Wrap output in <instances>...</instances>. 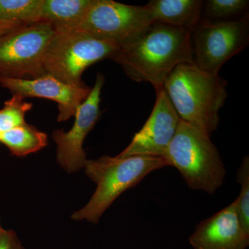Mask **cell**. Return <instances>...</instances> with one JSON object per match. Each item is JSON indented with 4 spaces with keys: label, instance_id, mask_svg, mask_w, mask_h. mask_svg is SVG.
I'll list each match as a JSON object with an SVG mask.
<instances>
[{
    "label": "cell",
    "instance_id": "18",
    "mask_svg": "<svg viewBox=\"0 0 249 249\" xmlns=\"http://www.w3.org/2000/svg\"><path fill=\"white\" fill-rule=\"evenodd\" d=\"M237 181L240 183V196L235 201L237 214L242 229L249 235V158L247 156L237 173Z\"/></svg>",
    "mask_w": 249,
    "mask_h": 249
},
{
    "label": "cell",
    "instance_id": "15",
    "mask_svg": "<svg viewBox=\"0 0 249 249\" xmlns=\"http://www.w3.org/2000/svg\"><path fill=\"white\" fill-rule=\"evenodd\" d=\"M0 142L13 155L24 157L40 150L47 145V135L27 124L1 132Z\"/></svg>",
    "mask_w": 249,
    "mask_h": 249
},
{
    "label": "cell",
    "instance_id": "23",
    "mask_svg": "<svg viewBox=\"0 0 249 249\" xmlns=\"http://www.w3.org/2000/svg\"><path fill=\"white\" fill-rule=\"evenodd\" d=\"M0 134H1V132H0Z\"/></svg>",
    "mask_w": 249,
    "mask_h": 249
},
{
    "label": "cell",
    "instance_id": "6",
    "mask_svg": "<svg viewBox=\"0 0 249 249\" xmlns=\"http://www.w3.org/2000/svg\"><path fill=\"white\" fill-rule=\"evenodd\" d=\"M54 35L53 27L43 22L24 24L0 35V76H44L43 60Z\"/></svg>",
    "mask_w": 249,
    "mask_h": 249
},
{
    "label": "cell",
    "instance_id": "3",
    "mask_svg": "<svg viewBox=\"0 0 249 249\" xmlns=\"http://www.w3.org/2000/svg\"><path fill=\"white\" fill-rule=\"evenodd\" d=\"M168 165L163 157L147 156L124 158L103 156L97 160H87L85 174L97 187L88 204L74 213L72 219H86L96 224L123 193L137 186L152 172Z\"/></svg>",
    "mask_w": 249,
    "mask_h": 249
},
{
    "label": "cell",
    "instance_id": "13",
    "mask_svg": "<svg viewBox=\"0 0 249 249\" xmlns=\"http://www.w3.org/2000/svg\"><path fill=\"white\" fill-rule=\"evenodd\" d=\"M201 0H152L145 6L154 23L193 29L200 20Z\"/></svg>",
    "mask_w": 249,
    "mask_h": 249
},
{
    "label": "cell",
    "instance_id": "19",
    "mask_svg": "<svg viewBox=\"0 0 249 249\" xmlns=\"http://www.w3.org/2000/svg\"><path fill=\"white\" fill-rule=\"evenodd\" d=\"M249 4L247 0H209L205 3V15L216 19H227L245 13Z\"/></svg>",
    "mask_w": 249,
    "mask_h": 249
},
{
    "label": "cell",
    "instance_id": "22",
    "mask_svg": "<svg viewBox=\"0 0 249 249\" xmlns=\"http://www.w3.org/2000/svg\"><path fill=\"white\" fill-rule=\"evenodd\" d=\"M4 229H2V228L1 227V224H0V235H1V232H2Z\"/></svg>",
    "mask_w": 249,
    "mask_h": 249
},
{
    "label": "cell",
    "instance_id": "4",
    "mask_svg": "<svg viewBox=\"0 0 249 249\" xmlns=\"http://www.w3.org/2000/svg\"><path fill=\"white\" fill-rule=\"evenodd\" d=\"M163 158L191 189L213 195L224 183L226 169L217 147L209 136L184 121H180Z\"/></svg>",
    "mask_w": 249,
    "mask_h": 249
},
{
    "label": "cell",
    "instance_id": "1",
    "mask_svg": "<svg viewBox=\"0 0 249 249\" xmlns=\"http://www.w3.org/2000/svg\"><path fill=\"white\" fill-rule=\"evenodd\" d=\"M136 82L162 89L175 67L195 63L192 30L154 23L138 38L120 46L109 58Z\"/></svg>",
    "mask_w": 249,
    "mask_h": 249
},
{
    "label": "cell",
    "instance_id": "17",
    "mask_svg": "<svg viewBox=\"0 0 249 249\" xmlns=\"http://www.w3.org/2000/svg\"><path fill=\"white\" fill-rule=\"evenodd\" d=\"M24 99L19 95L13 94V97L5 102L4 108L0 110V132H6L26 124L24 116L33 105Z\"/></svg>",
    "mask_w": 249,
    "mask_h": 249
},
{
    "label": "cell",
    "instance_id": "5",
    "mask_svg": "<svg viewBox=\"0 0 249 249\" xmlns=\"http://www.w3.org/2000/svg\"><path fill=\"white\" fill-rule=\"evenodd\" d=\"M119 46L79 30L55 33L43 60L44 73L67 85L85 86L82 75L88 67L111 58Z\"/></svg>",
    "mask_w": 249,
    "mask_h": 249
},
{
    "label": "cell",
    "instance_id": "9",
    "mask_svg": "<svg viewBox=\"0 0 249 249\" xmlns=\"http://www.w3.org/2000/svg\"><path fill=\"white\" fill-rule=\"evenodd\" d=\"M104 82V77L98 73L89 94L77 109L74 124L70 131L65 132L57 129L53 132V139L57 145V160L68 173L81 170L88 160L83 144L101 114L99 105Z\"/></svg>",
    "mask_w": 249,
    "mask_h": 249
},
{
    "label": "cell",
    "instance_id": "7",
    "mask_svg": "<svg viewBox=\"0 0 249 249\" xmlns=\"http://www.w3.org/2000/svg\"><path fill=\"white\" fill-rule=\"evenodd\" d=\"M152 24L145 6H132L112 0H92L74 30L115 45H126L138 38Z\"/></svg>",
    "mask_w": 249,
    "mask_h": 249
},
{
    "label": "cell",
    "instance_id": "10",
    "mask_svg": "<svg viewBox=\"0 0 249 249\" xmlns=\"http://www.w3.org/2000/svg\"><path fill=\"white\" fill-rule=\"evenodd\" d=\"M155 106L142 129L118 157L132 156L163 157L176 134L179 116L163 88L156 91Z\"/></svg>",
    "mask_w": 249,
    "mask_h": 249
},
{
    "label": "cell",
    "instance_id": "14",
    "mask_svg": "<svg viewBox=\"0 0 249 249\" xmlns=\"http://www.w3.org/2000/svg\"><path fill=\"white\" fill-rule=\"evenodd\" d=\"M92 0H42L40 22L48 23L55 33L74 30Z\"/></svg>",
    "mask_w": 249,
    "mask_h": 249
},
{
    "label": "cell",
    "instance_id": "8",
    "mask_svg": "<svg viewBox=\"0 0 249 249\" xmlns=\"http://www.w3.org/2000/svg\"><path fill=\"white\" fill-rule=\"evenodd\" d=\"M249 16L232 20L199 23L192 31L195 64L203 71L219 74L224 63L247 47Z\"/></svg>",
    "mask_w": 249,
    "mask_h": 249
},
{
    "label": "cell",
    "instance_id": "12",
    "mask_svg": "<svg viewBox=\"0 0 249 249\" xmlns=\"http://www.w3.org/2000/svg\"><path fill=\"white\" fill-rule=\"evenodd\" d=\"M193 249H246L249 235L241 225L235 201L201 221L189 238Z\"/></svg>",
    "mask_w": 249,
    "mask_h": 249
},
{
    "label": "cell",
    "instance_id": "11",
    "mask_svg": "<svg viewBox=\"0 0 249 249\" xmlns=\"http://www.w3.org/2000/svg\"><path fill=\"white\" fill-rule=\"evenodd\" d=\"M0 85L13 94L23 98H43L58 103V121H65L76 114L77 109L89 94L91 88L86 85H67L53 76L44 75L32 80L0 76Z\"/></svg>",
    "mask_w": 249,
    "mask_h": 249
},
{
    "label": "cell",
    "instance_id": "21",
    "mask_svg": "<svg viewBox=\"0 0 249 249\" xmlns=\"http://www.w3.org/2000/svg\"><path fill=\"white\" fill-rule=\"evenodd\" d=\"M22 25H24V24L19 22H1V21H0V35L9 32L13 29Z\"/></svg>",
    "mask_w": 249,
    "mask_h": 249
},
{
    "label": "cell",
    "instance_id": "16",
    "mask_svg": "<svg viewBox=\"0 0 249 249\" xmlns=\"http://www.w3.org/2000/svg\"><path fill=\"white\" fill-rule=\"evenodd\" d=\"M42 0H0V21L32 24L40 22Z\"/></svg>",
    "mask_w": 249,
    "mask_h": 249
},
{
    "label": "cell",
    "instance_id": "2",
    "mask_svg": "<svg viewBox=\"0 0 249 249\" xmlns=\"http://www.w3.org/2000/svg\"><path fill=\"white\" fill-rule=\"evenodd\" d=\"M181 121L211 137L227 98V82L195 63L175 67L163 87Z\"/></svg>",
    "mask_w": 249,
    "mask_h": 249
},
{
    "label": "cell",
    "instance_id": "20",
    "mask_svg": "<svg viewBox=\"0 0 249 249\" xmlns=\"http://www.w3.org/2000/svg\"><path fill=\"white\" fill-rule=\"evenodd\" d=\"M0 249H24L14 231H3L0 235Z\"/></svg>",
    "mask_w": 249,
    "mask_h": 249
}]
</instances>
